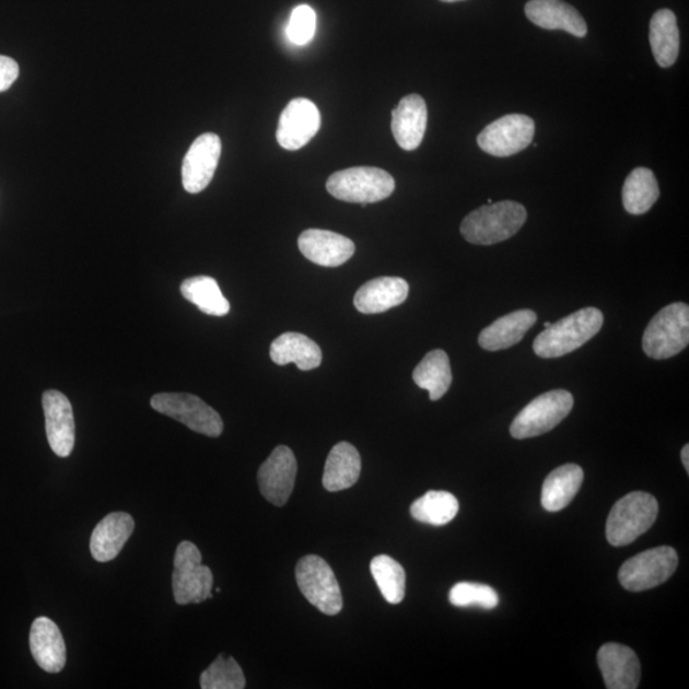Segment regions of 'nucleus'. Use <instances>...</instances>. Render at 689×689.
I'll list each match as a JSON object with an SVG mask.
<instances>
[{
    "mask_svg": "<svg viewBox=\"0 0 689 689\" xmlns=\"http://www.w3.org/2000/svg\"><path fill=\"white\" fill-rule=\"evenodd\" d=\"M297 245L306 259L325 267H339L355 253V244L349 237L320 229L305 230Z\"/></svg>",
    "mask_w": 689,
    "mask_h": 689,
    "instance_id": "obj_16",
    "label": "nucleus"
},
{
    "mask_svg": "<svg viewBox=\"0 0 689 689\" xmlns=\"http://www.w3.org/2000/svg\"><path fill=\"white\" fill-rule=\"evenodd\" d=\"M320 127V114L311 100L299 97L291 100L283 109L276 138L282 149L296 151L304 148Z\"/></svg>",
    "mask_w": 689,
    "mask_h": 689,
    "instance_id": "obj_14",
    "label": "nucleus"
},
{
    "mask_svg": "<svg viewBox=\"0 0 689 689\" xmlns=\"http://www.w3.org/2000/svg\"><path fill=\"white\" fill-rule=\"evenodd\" d=\"M135 530V519L129 513L113 512L100 521L92 532L90 550L97 562H110L117 558Z\"/></svg>",
    "mask_w": 689,
    "mask_h": 689,
    "instance_id": "obj_19",
    "label": "nucleus"
},
{
    "mask_svg": "<svg viewBox=\"0 0 689 689\" xmlns=\"http://www.w3.org/2000/svg\"><path fill=\"white\" fill-rule=\"evenodd\" d=\"M538 316L532 310H521L505 314L492 325L482 329L479 335V344L488 351H500L513 347L524 339Z\"/></svg>",
    "mask_w": 689,
    "mask_h": 689,
    "instance_id": "obj_23",
    "label": "nucleus"
},
{
    "mask_svg": "<svg viewBox=\"0 0 689 689\" xmlns=\"http://www.w3.org/2000/svg\"><path fill=\"white\" fill-rule=\"evenodd\" d=\"M317 15L313 8L306 4L297 5L288 26V36L291 43L303 46L308 44L316 34Z\"/></svg>",
    "mask_w": 689,
    "mask_h": 689,
    "instance_id": "obj_35",
    "label": "nucleus"
},
{
    "mask_svg": "<svg viewBox=\"0 0 689 689\" xmlns=\"http://www.w3.org/2000/svg\"><path fill=\"white\" fill-rule=\"evenodd\" d=\"M30 650L34 661L43 670L56 674L65 669L66 642L57 623L48 617H38L31 626Z\"/></svg>",
    "mask_w": 689,
    "mask_h": 689,
    "instance_id": "obj_18",
    "label": "nucleus"
},
{
    "mask_svg": "<svg viewBox=\"0 0 689 689\" xmlns=\"http://www.w3.org/2000/svg\"><path fill=\"white\" fill-rule=\"evenodd\" d=\"M299 588L305 599L326 616H336L342 609L339 582L329 564L318 556H306L295 571Z\"/></svg>",
    "mask_w": 689,
    "mask_h": 689,
    "instance_id": "obj_8",
    "label": "nucleus"
},
{
    "mask_svg": "<svg viewBox=\"0 0 689 689\" xmlns=\"http://www.w3.org/2000/svg\"><path fill=\"white\" fill-rule=\"evenodd\" d=\"M573 402V396L565 389L549 390L536 397L513 420L511 435L526 440L550 432L570 416Z\"/></svg>",
    "mask_w": 689,
    "mask_h": 689,
    "instance_id": "obj_7",
    "label": "nucleus"
},
{
    "mask_svg": "<svg viewBox=\"0 0 689 689\" xmlns=\"http://www.w3.org/2000/svg\"><path fill=\"white\" fill-rule=\"evenodd\" d=\"M46 435L50 447L59 457L72 454L75 441V424L71 401L59 390H46L43 395Z\"/></svg>",
    "mask_w": 689,
    "mask_h": 689,
    "instance_id": "obj_15",
    "label": "nucleus"
},
{
    "mask_svg": "<svg viewBox=\"0 0 689 689\" xmlns=\"http://www.w3.org/2000/svg\"><path fill=\"white\" fill-rule=\"evenodd\" d=\"M449 603L458 608L478 607L494 609L500 604L494 588L488 585L474 584V582H458L451 588Z\"/></svg>",
    "mask_w": 689,
    "mask_h": 689,
    "instance_id": "obj_34",
    "label": "nucleus"
},
{
    "mask_svg": "<svg viewBox=\"0 0 689 689\" xmlns=\"http://www.w3.org/2000/svg\"><path fill=\"white\" fill-rule=\"evenodd\" d=\"M677 567V551L670 547H658L628 559L620 567L618 577L628 592H646L668 581Z\"/></svg>",
    "mask_w": 689,
    "mask_h": 689,
    "instance_id": "obj_9",
    "label": "nucleus"
},
{
    "mask_svg": "<svg viewBox=\"0 0 689 689\" xmlns=\"http://www.w3.org/2000/svg\"><path fill=\"white\" fill-rule=\"evenodd\" d=\"M19 75L17 61L10 57L0 56V92L10 90L12 84L17 81Z\"/></svg>",
    "mask_w": 689,
    "mask_h": 689,
    "instance_id": "obj_36",
    "label": "nucleus"
},
{
    "mask_svg": "<svg viewBox=\"0 0 689 689\" xmlns=\"http://www.w3.org/2000/svg\"><path fill=\"white\" fill-rule=\"evenodd\" d=\"M362 472V457L348 442L337 443L329 452L324 472V487L328 492H340L357 484Z\"/></svg>",
    "mask_w": 689,
    "mask_h": 689,
    "instance_id": "obj_24",
    "label": "nucleus"
},
{
    "mask_svg": "<svg viewBox=\"0 0 689 689\" xmlns=\"http://www.w3.org/2000/svg\"><path fill=\"white\" fill-rule=\"evenodd\" d=\"M597 664L608 689H635L640 685L641 664L634 651L620 643H605L597 653Z\"/></svg>",
    "mask_w": 689,
    "mask_h": 689,
    "instance_id": "obj_17",
    "label": "nucleus"
},
{
    "mask_svg": "<svg viewBox=\"0 0 689 689\" xmlns=\"http://www.w3.org/2000/svg\"><path fill=\"white\" fill-rule=\"evenodd\" d=\"M372 576L389 604H400L405 597L406 573L394 558L382 554L371 562Z\"/></svg>",
    "mask_w": 689,
    "mask_h": 689,
    "instance_id": "obj_32",
    "label": "nucleus"
},
{
    "mask_svg": "<svg viewBox=\"0 0 689 689\" xmlns=\"http://www.w3.org/2000/svg\"><path fill=\"white\" fill-rule=\"evenodd\" d=\"M584 482V470L579 465L567 464L551 471L541 490V504L548 512L562 511L569 505Z\"/></svg>",
    "mask_w": 689,
    "mask_h": 689,
    "instance_id": "obj_26",
    "label": "nucleus"
},
{
    "mask_svg": "<svg viewBox=\"0 0 689 689\" xmlns=\"http://www.w3.org/2000/svg\"><path fill=\"white\" fill-rule=\"evenodd\" d=\"M408 295V281L385 276L360 287L354 296V305L360 313L378 314L401 305Z\"/></svg>",
    "mask_w": 689,
    "mask_h": 689,
    "instance_id": "obj_22",
    "label": "nucleus"
},
{
    "mask_svg": "<svg viewBox=\"0 0 689 689\" xmlns=\"http://www.w3.org/2000/svg\"><path fill=\"white\" fill-rule=\"evenodd\" d=\"M526 17L534 25L546 30H563L576 37L587 34V25L582 15L562 0H530L525 5Z\"/></svg>",
    "mask_w": 689,
    "mask_h": 689,
    "instance_id": "obj_21",
    "label": "nucleus"
},
{
    "mask_svg": "<svg viewBox=\"0 0 689 689\" xmlns=\"http://www.w3.org/2000/svg\"><path fill=\"white\" fill-rule=\"evenodd\" d=\"M213 574L202 564L196 544L182 541L174 557L173 593L176 604H199L212 597Z\"/></svg>",
    "mask_w": 689,
    "mask_h": 689,
    "instance_id": "obj_6",
    "label": "nucleus"
},
{
    "mask_svg": "<svg viewBox=\"0 0 689 689\" xmlns=\"http://www.w3.org/2000/svg\"><path fill=\"white\" fill-rule=\"evenodd\" d=\"M184 299L209 316L222 317L230 312V303L222 295L219 283L210 276H196L184 280L180 285Z\"/></svg>",
    "mask_w": 689,
    "mask_h": 689,
    "instance_id": "obj_30",
    "label": "nucleus"
},
{
    "mask_svg": "<svg viewBox=\"0 0 689 689\" xmlns=\"http://www.w3.org/2000/svg\"><path fill=\"white\" fill-rule=\"evenodd\" d=\"M151 408L188 427L190 431L218 439L224 431L220 413L190 394H157Z\"/></svg>",
    "mask_w": 689,
    "mask_h": 689,
    "instance_id": "obj_10",
    "label": "nucleus"
},
{
    "mask_svg": "<svg viewBox=\"0 0 689 689\" xmlns=\"http://www.w3.org/2000/svg\"><path fill=\"white\" fill-rule=\"evenodd\" d=\"M527 219L525 207L515 201H502L481 206L464 219L462 234L477 245H493L510 240L518 233Z\"/></svg>",
    "mask_w": 689,
    "mask_h": 689,
    "instance_id": "obj_2",
    "label": "nucleus"
},
{
    "mask_svg": "<svg viewBox=\"0 0 689 689\" xmlns=\"http://www.w3.org/2000/svg\"><path fill=\"white\" fill-rule=\"evenodd\" d=\"M441 2H444V3H456V2H463V0H441Z\"/></svg>",
    "mask_w": 689,
    "mask_h": 689,
    "instance_id": "obj_38",
    "label": "nucleus"
},
{
    "mask_svg": "<svg viewBox=\"0 0 689 689\" xmlns=\"http://www.w3.org/2000/svg\"><path fill=\"white\" fill-rule=\"evenodd\" d=\"M689 342V306L685 303L666 305L650 320L643 332L642 349L649 358L669 359L679 354Z\"/></svg>",
    "mask_w": 689,
    "mask_h": 689,
    "instance_id": "obj_5",
    "label": "nucleus"
},
{
    "mask_svg": "<svg viewBox=\"0 0 689 689\" xmlns=\"http://www.w3.org/2000/svg\"><path fill=\"white\" fill-rule=\"evenodd\" d=\"M417 386L427 389L432 401L447 394L452 383L449 358L446 351L436 349L421 360L412 373Z\"/></svg>",
    "mask_w": 689,
    "mask_h": 689,
    "instance_id": "obj_28",
    "label": "nucleus"
},
{
    "mask_svg": "<svg viewBox=\"0 0 689 689\" xmlns=\"http://www.w3.org/2000/svg\"><path fill=\"white\" fill-rule=\"evenodd\" d=\"M457 498L442 490H431L411 504L410 513L419 523L443 526L457 516Z\"/></svg>",
    "mask_w": 689,
    "mask_h": 689,
    "instance_id": "obj_31",
    "label": "nucleus"
},
{
    "mask_svg": "<svg viewBox=\"0 0 689 689\" xmlns=\"http://www.w3.org/2000/svg\"><path fill=\"white\" fill-rule=\"evenodd\" d=\"M199 685L202 689H243L245 677L233 656L220 654L201 674Z\"/></svg>",
    "mask_w": 689,
    "mask_h": 689,
    "instance_id": "obj_33",
    "label": "nucleus"
},
{
    "mask_svg": "<svg viewBox=\"0 0 689 689\" xmlns=\"http://www.w3.org/2000/svg\"><path fill=\"white\" fill-rule=\"evenodd\" d=\"M603 324V313L594 306L574 312L536 336L533 347L535 354L542 359L570 354L592 340Z\"/></svg>",
    "mask_w": 689,
    "mask_h": 689,
    "instance_id": "obj_1",
    "label": "nucleus"
},
{
    "mask_svg": "<svg viewBox=\"0 0 689 689\" xmlns=\"http://www.w3.org/2000/svg\"><path fill=\"white\" fill-rule=\"evenodd\" d=\"M661 189L653 172L647 167H635L627 176L622 189L623 206L628 213L643 214L653 207Z\"/></svg>",
    "mask_w": 689,
    "mask_h": 689,
    "instance_id": "obj_29",
    "label": "nucleus"
},
{
    "mask_svg": "<svg viewBox=\"0 0 689 689\" xmlns=\"http://www.w3.org/2000/svg\"><path fill=\"white\" fill-rule=\"evenodd\" d=\"M394 176L379 167L357 166L344 168L329 176L328 194L343 202L375 203L394 194Z\"/></svg>",
    "mask_w": 689,
    "mask_h": 689,
    "instance_id": "obj_3",
    "label": "nucleus"
},
{
    "mask_svg": "<svg viewBox=\"0 0 689 689\" xmlns=\"http://www.w3.org/2000/svg\"><path fill=\"white\" fill-rule=\"evenodd\" d=\"M296 471L297 464L293 451L287 446L276 447L258 470L260 494L268 502L282 507L293 493Z\"/></svg>",
    "mask_w": 689,
    "mask_h": 689,
    "instance_id": "obj_12",
    "label": "nucleus"
},
{
    "mask_svg": "<svg viewBox=\"0 0 689 689\" xmlns=\"http://www.w3.org/2000/svg\"><path fill=\"white\" fill-rule=\"evenodd\" d=\"M221 156V140L218 135L205 133L191 143L183 160V187L196 195L209 187Z\"/></svg>",
    "mask_w": 689,
    "mask_h": 689,
    "instance_id": "obj_13",
    "label": "nucleus"
},
{
    "mask_svg": "<svg viewBox=\"0 0 689 689\" xmlns=\"http://www.w3.org/2000/svg\"><path fill=\"white\" fill-rule=\"evenodd\" d=\"M272 362L278 365L295 363L301 371L316 370L322 363V350L308 336L287 332L273 340L270 349Z\"/></svg>",
    "mask_w": 689,
    "mask_h": 689,
    "instance_id": "obj_25",
    "label": "nucleus"
},
{
    "mask_svg": "<svg viewBox=\"0 0 689 689\" xmlns=\"http://www.w3.org/2000/svg\"><path fill=\"white\" fill-rule=\"evenodd\" d=\"M658 504L654 495L633 492L619 500L609 513L607 539L612 547H624L638 540L655 524Z\"/></svg>",
    "mask_w": 689,
    "mask_h": 689,
    "instance_id": "obj_4",
    "label": "nucleus"
},
{
    "mask_svg": "<svg viewBox=\"0 0 689 689\" xmlns=\"http://www.w3.org/2000/svg\"><path fill=\"white\" fill-rule=\"evenodd\" d=\"M535 122L523 114H510L490 122L478 136L479 148L495 157H509L532 144Z\"/></svg>",
    "mask_w": 689,
    "mask_h": 689,
    "instance_id": "obj_11",
    "label": "nucleus"
},
{
    "mask_svg": "<svg viewBox=\"0 0 689 689\" xmlns=\"http://www.w3.org/2000/svg\"><path fill=\"white\" fill-rule=\"evenodd\" d=\"M680 456H681V464H684V466L686 467L687 474H689V446L688 444H686V446L681 448Z\"/></svg>",
    "mask_w": 689,
    "mask_h": 689,
    "instance_id": "obj_37",
    "label": "nucleus"
},
{
    "mask_svg": "<svg viewBox=\"0 0 689 689\" xmlns=\"http://www.w3.org/2000/svg\"><path fill=\"white\" fill-rule=\"evenodd\" d=\"M428 109L424 98L412 94L401 98L393 112V133L405 151L419 148L425 135Z\"/></svg>",
    "mask_w": 689,
    "mask_h": 689,
    "instance_id": "obj_20",
    "label": "nucleus"
},
{
    "mask_svg": "<svg viewBox=\"0 0 689 689\" xmlns=\"http://www.w3.org/2000/svg\"><path fill=\"white\" fill-rule=\"evenodd\" d=\"M650 44L656 63L669 68L679 56L680 36L677 17L670 10L657 11L650 21Z\"/></svg>",
    "mask_w": 689,
    "mask_h": 689,
    "instance_id": "obj_27",
    "label": "nucleus"
},
{
    "mask_svg": "<svg viewBox=\"0 0 689 689\" xmlns=\"http://www.w3.org/2000/svg\"><path fill=\"white\" fill-rule=\"evenodd\" d=\"M550 326L549 322H546V324H544V327L548 328Z\"/></svg>",
    "mask_w": 689,
    "mask_h": 689,
    "instance_id": "obj_39",
    "label": "nucleus"
}]
</instances>
